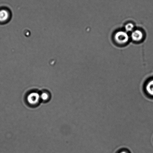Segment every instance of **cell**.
<instances>
[{"instance_id": "obj_1", "label": "cell", "mask_w": 153, "mask_h": 153, "mask_svg": "<svg viewBox=\"0 0 153 153\" xmlns=\"http://www.w3.org/2000/svg\"><path fill=\"white\" fill-rule=\"evenodd\" d=\"M114 39L118 44L123 45L128 43L129 40V37L126 31H119L115 33Z\"/></svg>"}, {"instance_id": "obj_2", "label": "cell", "mask_w": 153, "mask_h": 153, "mask_svg": "<svg viewBox=\"0 0 153 153\" xmlns=\"http://www.w3.org/2000/svg\"><path fill=\"white\" fill-rule=\"evenodd\" d=\"M40 99V95L38 93L33 92L31 93L27 97V101L30 104L34 105L39 103Z\"/></svg>"}, {"instance_id": "obj_3", "label": "cell", "mask_w": 153, "mask_h": 153, "mask_svg": "<svg viewBox=\"0 0 153 153\" xmlns=\"http://www.w3.org/2000/svg\"><path fill=\"white\" fill-rule=\"evenodd\" d=\"M131 37L133 41L136 42H140L143 40V34L140 30H134L131 33Z\"/></svg>"}, {"instance_id": "obj_4", "label": "cell", "mask_w": 153, "mask_h": 153, "mask_svg": "<svg viewBox=\"0 0 153 153\" xmlns=\"http://www.w3.org/2000/svg\"><path fill=\"white\" fill-rule=\"evenodd\" d=\"M145 90L148 94L153 96V79L148 82L145 87Z\"/></svg>"}, {"instance_id": "obj_5", "label": "cell", "mask_w": 153, "mask_h": 153, "mask_svg": "<svg viewBox=\"0 0 153 153\" xmlns=\"http://www.w3.org/2000/svg\"><path fill=\"white\" fill-rule=\"evenodd\" d=\"M9 13L7 10H0V22H5L8 19Z\"/></svg>"}, {"instance_id": "obj_6", "label": "cell", "mask_w": 153, "mask_h": 153, "mask_svg": "<svg viewBox=\"0 0 153 153\" xmlns=\"http://www.w3.org/2000/svg\"><path fill=\"white\" fill-rule=\"evenodd\" d=\"M134 25L131 22L127 23L125 26V31L127 32H132L134 31Z\"/></svg>"}, {"instance_id": "obj_7", "label": "cell", "mask_w": 153, "mask_h": 153, "mask_svg": "<svg viewBox=\"0 0 153 153\" xmlns=\"http://www.w3.org/2000/svg\"><path fill=\"white\" fill-rule=\"evenodd\" d=\"M40 99L43 101H47L49 98V95L47 93H43L40 95Z\"/></svg>"}, {"instance_id": "obj_8", "label": "cell", "mask_w": 153, "mask_h": 153, "mask_svg": "<svg viewBox=\"0 0 153 153\" xmlns=\"http://www.w3.org/2000/svg\"><path fill=\"white\" fill-rule=\"evenodd\" d=\"M120 153H128L127 152H126V151H121V152Z\"/></svg>"}]
</instances>
